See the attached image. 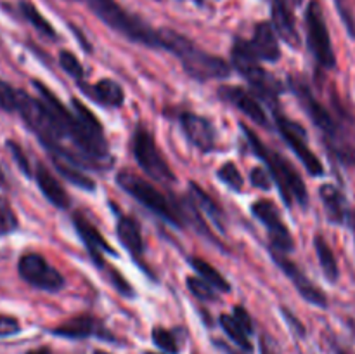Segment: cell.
Wrapping results in <instances>:
<instances>
[{"instance_id":"cell-1","label":"cell","mask_w":355,"mask_h":354,"mask_svg":"<svg viewBox=\"0 0 355 354\" xmlns=\"http://www.w3.org/2000/svg\"><path fill=\"white\" fill-rule=\"evenodd\" d=\"M243 132H245V137L248 141L250 148L253 149L257 156L263 160L269 167V172L272 176V179L276 180L277 187L281 191V196L286 201L288 207H291L295 200L302 205V207H307L309 203V193L307 187H305V183L302 180L300 174L295 170V167L291 165L288 160H284L279 153H274L263 144L259 139V135L248 128L246 125H241Z\"/></svg>"},{"instance_id":"cell-2","label":"cell","mask_w":355,"mask_h":354,"mask_svg":"<svg viewBox=\"0 0 355 354\" xmlns=\"http://www.w3.org/2000/svg\"><path fill=\"white\" fill-rule=\"evenodd\" d=\"M92 12L103 21L111 30L118 31L127 37L128 40L137 44L148 45V47L162 49V33L159 30L149 26L141 17L134 16L127 9L120 6L116 0H87Z\"/></svg>"},{"instance_id":"cell-3","label":"cell","mask_w":355,"mask_h":354,"mask_svg":"<svg viewBox=\"0 0 355 354\" xmlns=\"http://www.w3.org/2000/svg\"><path fill=\"white\" fill-rule=\"evenodd\" d=\"M118 186L123 191H127L132 198H135L137 201H141L146 208L153 212V214L159 215L163 221L170 222V224L184 226V217L172 203H170L168 198L162 193V191L156 189L149 180L142 179L137 174L130 172V170H121L116 176Z\"/></svg>"},{"instance_id":"cell-4","label":"cell","mask_w":355,"mask_h":354,"mask_svg":"<svg viewBox=\"0 0 355 354\" xmlns=\"http://www.w3.org/2000/svg\"><path fill=\"white\" fill-rule=\"evenodd\" d=\"M260 59L250 49L248 42L236 40L232 45V65L234 68L245 76L250 85L263 97H277L281 92V87L277 80L269 71L259 65Z\"/></svg>"},{"instance_id":"cell-5","label":"cell","mask_w":355,"mask_h":354,"mask_svg":"<svg viewBox=\"0 0 355 354\" xmlns=\"http://www.w3.org/2000/svg\"><path fill=\"white\" fill-rule=\"evenodd\" d=\"M132 149H134V156L135 160H137L139 167H141L151 179L163 184H168L175 180L173 170L170 169L168 162H166L165 156L159 151L155 137H153L151 132L146 130L144 127L135 128Z\"/></svg>"},{"instance_id":"cell-6","label":"cell","mask_w":355,"mask_h":354,"mask_svg":"<svg viewBox=\"0 0 355 354\" xmlns=\"http://www.w3.org/2000/svg\"><path fill=\"white\" fill-rule=\"evenodd\" d=\"M290 85H291V89H293L295 96L298 97V101H300L302 106H304V110L307 111V115L311 117V120L314 121V124L318 125V127L321 128V130L324 132V134L328 135L333 142H335L336 153L342 156V160L354 163L355 155H354L352 149L343 148V146L338 142V137H340L338 125H336V121L333 120V117L329 115V111L326 110V108L322 106V104L319 103L314 96H312V92H311V89L307 87V83L302 82V80H291Z\"/></svg>"},{"instance_id":"cell-7","label":"cell","mask_w":355,"mask_h":354,"mask_svg":"<svg viewBox=\"0 0 355 354\" xmlns=\"http://www.w3.org/2000/svg\"><path fill=\"white\" fill-rule=\"evenodd\" d=\"M305 28H307V44L312 56L322 68H335L336 58L333 52L331 38L326 26L322 7L318 0H312L305 10Z\"/></svg>"},{"instance_id":"cell-8","label":"cell","mask_w":355,"mask_h":354,"mask_svg":"<svg viewBox=\"0 0 355 354\" xmlns=\"http://www.w3.org/2000/svg\"><path fill=\"white\" fill-rule=\"evenodd\" d=\"M19 276L31 287L45 292H58L64 287V278L40 253H24L17 262Z\"/></svg>"},{"instance_id":"cell-9","label":"cell","mask_w":355,"mask_h":354,"mask_svg":"<svg viewBox=\"0 0 355 354\" xmlns=\"http://www.w3.org/2000/svg\"><path fill=\"white\" fill-rule=\"evenodd\" d=\"M276 127L281 132L284 141L291 146V149L295 151V155L300 158V162L304 163V167L307 169V172L311 176H322L324 174V167H322L321 160L318 158L314 151L311 149L307 141V134H305V128L300 124H297L295 120H290L284 115L276 113Z\"/></svg>"},{"instance_id":"cell-10","label":"cell","mask_w":355,"mask_h":354,"mask_svg":"<svg viewBox=\"0 0 355 354\" xmlns=\"http://www.w3.org/2000/svg\"><path fill=\"white\" fill-rule=\"evenodd\" d=\"M177 58L182 61V66L187 75L200 80V82L211 78H225L231 73V68H229V65L224 59L201 51L193 42Z\"/></svg>"},{"instance_id":"cell-11","label":"cell","mask_w":355,"mask_h":354,"mask_svg":"<svg viewBox=\"0 0 355 354\" xmlns=\"http://www.w3.org/2000/svg\"><path fill=\"white\" fill-rule=\"evenodd\" d=\"M252 214L267 228L274 248H277L279 252H288V250L293 248V238L290 235V229L281 219L279 210L274 205V201L257 200L252 205Z\"/></svg>"},{"instance_id":"cell-12","label":"cell","mask_w":355,"mask_h":354,"mask_svg":"<svg viewBox=\"0 0 355 354\" xmlns=\"http://www.w3.org/2000/svg\"><path fill=\"white\" fill-rule=\"evenodd\" d=\"M179 124L186 137L201 151H214L217 146V132L210 120L191 111H182Z\"/></svg>"},{"instance_id":"cell-13","label":"cell","mask_w":355,"mask_h":354,"mask_svg":"<svg viewBox=\"0 0 355 354\" xmlns=\"http://www.w3.org/2000/svg\"><path fill=\"white\" fill-rule=\"evenodd\" d=\"M272 259L274 262L286 273V276L293 281L297 290L300 292V295L305 301H309L314 305H319V307H326V305H328V298H326L324 292L319 290V288L305 276V273H302V269L293 262V260L288 259V257L284 255L283 252H279V250H277V252H272Z\"/></svg>"},{"instance_id":"cell-14","label":"cell","mask_w":355,"mask_h":354,"mask_svg":"<svg viewBox=\"0 0 355 354\" xmlns=\"http://www.w3.org/2000/svg\"><path fill=\"white\" fill-rule=\"evenodd\" d=\"M218 96L224 101H227L229 104H232L234 108H238L245 117H248L255 124L263 125V127L269 125V120H267V115L263 111L262 104L248 90L241 89L238 85H222L218 89Z\"/></svg>"},{"instance_id":"cell-15","label":"cell","mask_w":355,"mask_h":354,"mask_svg":"<svg viewBox=\"0 0 355 354\" xmlns=\"http://www.w3.org/2000/svg\"><path fill=\"white\" fill-rule=\"evenodd\" d=\"M52 333L59 337H64V339H87V337H101V339L113 340L111 333H107L103 328V325L99 323V319H96L94 316L89 314H80L75 318L68 319L62 325L52 328Z\"/></svg>"},{"instance_id":"cell-16","label":"cell","mask_w":355,"mask_h":354,"mask_svg":"<svg viewBox=\"0 0 355 354\" xmlns=\"http://www.w3.org/2000/svg\"><path fill=\"white\" fill-rule=\"evenodd\" d=\"M73 224H75L80 238H82L83 243L87 245V250L90 252V255H92L94 262H96L97 267L106 266L103 253H113V255H116V252L111 248L110 243H107L106 239H104V236L99 233V229H97L94 224H90L83 215L75 214V217H73Z\"/></svg>"},{"instance_id":"cell-17","label":"cell","mask_w":355,"mask_h":354,"mask_svg":"<svg viewBox=\"0 0 355 354\" xmlns=\"http://www.w3.org/2000/svg\"><path fill=\"white\" fill-rule=\"evenodd\" d=\"M253 54L262 61L276 62L281 58L279 42H277L276 30L270 23H259L253 31L252 40L248 42Z\"/></svg>"},{"instance_id":"cell-18","label":"cell","mask_w":355,"mask_h":354,"mask_svg":"<svg viewBox=\"0 0 355 354\" xmlns=\"http://www.w3.org/2000/svg\"><path fill=\"white\" fill-rule=\"evenodd\" d=\"M272 26L288 45L291 47L300 45V33H298L295 16L286 0H272Z\"/></svg>"},{"instance_id":"cell-19","label":"cell","mask_w":355,"mask_h":354,"mask_svg":"<svg viewBox=\"0 0 355 354\" xmlns=\"http://www.w3.org/2000/svg\"><path fill=\"white\" fill-rule=\"evenodd\" d=\"M35 179H37V184L38 187H40L42 193H44V196L47 198L54 207L58 208L69 207L68 193H66L62 184L58 180V177H54V174H52L44 163H38L37 165V170H35Z\"/></svg>"},{"instance_id":"cell-20","label":"cell","mask_w":355,"mask_h":354,"mask_svg":"<svg viewBox=\"0 0 355 354\" xmlns=\"http://www.w3.org/2000/svg\"><path fill=\"white\" fill-rule=\"evenodd\" d=\"M116 233L120 242L123 243L127 252L134 257L135 262H137V260L141 262L142 253H144V242H142L141 228H139L137 221L128 217V215H123V217H120V221H118Z\"/></svg>"},{"instance_id":"cell-21","label":"cell","mask_w":355,"mask_h":354,"mask_svg":"<svg viewBox=\"0 0 355 354\" xmlns=\"http://www.w3.org/2000/svg\"><path fill=\"white\" fill-rule=\"evenodd\" d=\"M189 194L193 203L198 207V210L207 215V219H210L217 228H220V231H225V217L220 205L203 187L198 186L196 183H189Z\"/></svg>"},{"instance_id":"cell-22","label":"cell","mask_w":355,"mask_h":354,"mask_svg":"<svg viewBox=\"0 0 355 354\" xmlns=\"http://www.w3.org/2000/svg\"><path fill=\"white\" fill-rule=\"evenodd\" d=\"M319 194H321V200L324 203L326 215H328L329 222L333 224H343L345 222V198L340 193L338 187H335L333 184H324L319 189Z\"/></svg>"},{"instance_id":"cell-23","label":"cell","mask_w":355,"mask_h":354,"mask_svg":"<svg viewBox=\"0 0 355 354\" xmlns=\"http://www.w3.org/2000/svg\"><path fill=\"white\" fill-rule=\"evenodd\" d=\"M90 96L94 101L110 108H120L125 101L123 89L111 78H103L90 87Z\"/></svg>"},{"instance_id":"cell-24","label":"cell","mask_w":355,"mask_h":354,"mask_svg":"<svg viewBox=\"0 0 355 354\" xmlns=\"http://www.w3.org/2000/svg\"><path fill=\"white\" fill-rule=\"evenodd\" d=\"M314 246H315V253H318L319 264H321L322 271H324L326 278L329 281H336L340 276V269H338V262H336V257L333 253L331 246L329 243L326 242L324 236L318 235L314 238Z\"/></svg>"},{"instance_id":"cell-25","label":"cell","mask_w":355,"mask_h":354,"mask_svg":"<svg viewBox=\"0 0 355 354\" xmlns=\"http://www.w3.org/2000/svg\"><path fill=\"white\" fill-rule=\"evenodd\" d=\"M71 104H73V111H75L76 118H78L80 124L83 125V128H85V130L89 132L94 139H96V141L107 142L106 137H104L103 125H101V121L97 120L96 115H94L92 111L85 106V104L80 103L78 99H71Z\"/></svg>"},{"instance_id":"cell-26","label":"cell","mask_w":355,"mask_h":354,"mask_svg":"<svg viewBox=\"0 0 355 354\" xmlns=\"http://www.w3.org/2000/svg\"><path fill=\"white\" fill-rule=\"evenodd\" d=\"M191 266H193V269L200 274V278H203L207 283H210L215 290L225 292V294L231 292V285H229V281L225 280V278L222 276V274L218 273L210 262L200 259V257H194V259H191Z\"/></svg>"},{"instance_id":"cell-27","label":"cell","mask_w":355,"mask_h":354,"mask_svg":"<svg viewBox=\"0 0 355 354\" xmlns=\"http://www.w3.org/2000/svg\"><path fill=\"white\" fill-rule=\"evenodd\" d=\"M19 10H21V14H23L24 19H26L28 23H30L31 26L38 31V33H42L44 37H47V38H55L54 26H52V24L49 23L44 16H42L40 10H38L37 7L30 2V0H21Z\"/></svg>"},{"instance_id":"cell-28","label":"cell","mask_w":355,"mask_h":354,"mask_svg":"<svg viewBox=\"0 0 355 354\" xmlns=\"http://www.w3.org/2000/svg\"><path fill=\"white\" fill-rule=\"evenodd\" d=\"M220 326L224 328V332L227 333L229 339L236 344L238 347H241L243 351H252V344H250L248 333L245 332L241 325L238 323V319L231 314H222L220 316Z\"/></svg>"},{"instance_id":"cell-29","label":"cell","mask_w":355,"mask_h":354,"mask_svg":"<svg viewBox=\"0 0 355 354\" xmlns=\"http://www.w3.org/2000/svg\"><path fill=\"white\" fill-rule=\"evenodd\" d=\"M218 179L234 191H241L243 186H245V179H243L241 172L234 165V162H225L220 167V170H218Z\"/></svg>"},{"instance_id":"cell-30","label":"cell","mask_w":355,"mask_h":354,"mask_svg":"<svg viewBox=\"0 0 355 354\" xmlns=\"http://www.w3.org/2000/svg\"><path fill=\"white\" fill-rule=\"evenodd\" d=\"M153 342L159 347L162 351L168 354H179V342H177V337L173 335L170 330L162 328V326H156L151 333Z\"/></svg>"},{"instance_id":"cell-31","label":"cell","mask_w":355,"mask_h":354,"mask_svg":"<svg viewBox=\"0 0 355 354\" xmlns=\"http://www.w3.org/2000/svg\"><path fill=\"white\" fill-rule=\"evenodd\" d=\"M187 288H189L191 294L194 297H198L200 301H217V294H215V288L211 287L210 283L203 280V278H196V276H189L187 278Z\"/></svg>"},{"instance_id":"cell-32","label":"cell","mask_w":355,"mask_h":354,"mask_svg":"<svg viewBox=\"0 0 355 354\" xmlns=\"http://www.w3.org/2000/svg\"><path fill=\"white\" fill-rule=\"evenodd\" d=\"M59 62H61L62 69H64L69 76H73V78H75L76 82L82 85L85 71H83V66H82V62L78 61V58H76L73 52L61 51V54H59Z\"/></svg>"},{"instance_id":"cell-33","label":"cell","mask_w":355,"mask_h":354,"mask_svg":"<svg viewBox=\"0 0 355 354\" xmlns=\"http://www.w3.org/2000/svg\"><path fill=\"white\" fill-rule=\"evenodd\" d=\"M17 228V219L14 214L12 207L9 205V201L6 198L0 196V238L9 233H12Z\"/></svg>"},{"instance_id":"cell-34","label":"cell","mask_w":355,"mask_h":354,"mask_svg":"<svg viewBox=\"0 0 355 354\" xmlns=\"http://www.w3.org/2000/svg\"><path fill=\"white\" fill-rule=\"evenodd\" d=\"M107 273H111L110 274L111 285H113L121 295H125V297H134L135 294L134 290H132V285L125 280L123 274H120V271H116L114 267H107Z\"/></svg>"},{"instance_id":"cell-35","label":"cell","mask_w":355,"mask_h":354,"mask_svg":"<svg viewBox=\"0 0 355 354\" xmlns=\"http://www.w3.org/2000/svg\"><path fill=\"white\" fill-rule=\"evenodd\" d=\"M7 148H9L10 155H12L14 162L17 163V167H19L21 172H23L24 176H31L30 163H28V158H26V155H24L23 149H21V146L14 141H7Z\"/></svg>"},{"instance_id":"cell-36","label":"cell","mask_w":355,"mask_h":354,"mask_svg":"<svg viewBox=\"0 0 355 354\" xmlns=\"http://www.w3.org/2000/svg\"><path fill=\"white\" fill-rule=\"evenodd\" d=\"M21 332V325L14 316L0 314V339L2 337H10L16 335Z\"/></svg>"},{"instance_id":"cell-37","label":"cell","mask_w":355,"mask_h":354,"mask_svg":"<svg viewBox=\"0 0 355 354\" xmlns=\"http://www.w3.org/2000/svg\"><path fill=\"white\" fill-rule=\"evenodd\" d=\"M250 183L262 191L270 189V186H272L269 174H267V170H263L262 167H257V169H253L252 172H250Z\"/></svg>"},{"instance_id":"cell-38","label":"cell","mask_w":355,"mask_h":354,"mask_svg":"<svg viewBox=\"0 0 355 354\" xmlns=\"http://www.w3.org/2000/svg\"><path fill=\"white\" fill-rule=\"evenodd\" d=\"M335 2H336V7H338L343 23H345V26L349 28V33L352 35V37H355V19H354L352 10H350L349 0H335Z\"/></svg>"},{"instance_id":"cell-39","label":"cell","mask_w":355,"mask_h":354,"mask_svg":"<svg viewBox=\"0 0 355 354\" xmlns=\"http://www.w3.org/2000/svg\"><path fill=\"white\" fill-rule=\"evenodd\" d=\"M232 316L238 319V323L243 326V328H245V332L248 333V335H252L253 323H252V318H250L248 312H246L245 309L239 307V305H238V307H234V314H232Z\"/></svg>"},{"instance_id":"cell-40","label":"cell","mask_w":355,"mask_h":354,"mask_svg":"<svg viewBox=\"0 0 355 354\" xmlns=\"http://www.w3.org/2000/svg\"><path fill=\"white\" fill-rule=\"evenodd\" d=\"M281 311H283V314H284V319H286L288 321V325H291V330H293L295 333H297L298 337H305V326L302 325L300 321H298L297 318H295V314L293 312H290V311H286V309H281Z\"/></svg>"},{"instance_id":"cell-41","label":"cell","mask_w":355,"mask_h":354,"mask_svg":"<svg viewBox=\"0 0 355 354\" xmlns=\"http://www.w3.org/2000/svg\"><path fill=\"white\" fill-rule=\"evenodd\" d=\"M260 354H276L272 349L269 347V344H267V340H260Z\"/></svg>"},{"instance_id":"cell-42","label":"cell","mask_w":355,"mask_h":354,"mask_svg":"<svg viewBox=\"0 0 355 354\" xmlns=\"http://www.w3.org/2000/svg\"><path fill=\"white\" fill-rule=\"evenodd\" d=\"M26 354H54V353H52L49 347H38V349H31L30 353H26Z\"/></svg>"},{"instance_id":"cell-43","label":"cell","mask_w":355,"mask_h":354,"mask_svg":"<svg viewBox=\"0 0 355 354\" xmlns=\"http://www.w3.org/2000/svg\"><path fill=\"white\" fill-rule=\"evenodd\" d=\"M338 354H352V353H350V351H347V349H338Z\"/></svg>"},{"instance_id":"cell-44","label":"cell","mask_w":355,"mask_h":354,"mask_svg":"<svg viewBox=\"0 0 355 354\" xmlns=\"http://www.w3.org/2000/svg\"><path fill=\"white\" fill-rule=\"evenodd\" d=\"M293 3L295 6H302V3H304V0H293Z\"/></svg>"},{"instance_id":"cell-45","label":"cell","mask_w":355,"mask_h":354,"mask_svg":"<svg viewBox=\"0 0 355 354\" xmlns=\"http://www.w3.org/2000/svg\"><path fill=\"white\" fill-rule=\"evenodd\" d=\"M94 354H110V353H106V351H94Z\"/></svg>"},{"instance_id":"cell-46","label":"cell","mask_w":355,"mask_h":354,"mask_svg":"<svg viewBox=\"0 0 355 354\" xmlns=\"http://www.w3.org/2000/svg\"><path fill=\"white\" fill-rule=\"evenodd\" d=\"M0 183H3V176H2V170H0Z\"/></svg>"},{"instance_id":"cell-47","label":"cell","mask_w":355,"mask_h":354,"mask_svg":"<svg viewBox=\"0 0 355 354\" xmlns=\"http://www.w3.org/2000/svg\"><path fill=\"white\" fill-rule=\"evenodd\" d=\"M144 354H158V353H153V351H148V353H144Z\"/></svg>"}]
</instances>
